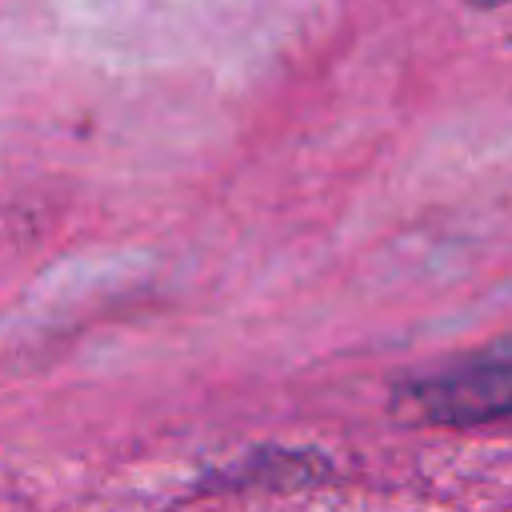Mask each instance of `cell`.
<instances>
[{
	"mask_svg": "<svg viewBox=\"0 0 512 512\" xmlns=\"http://www.w3.org/2000/svg\"><path fill=\"white\" fill-rule=\"evenodd\" d=\"M400 404H408L416 420L436 428L464 432V428L512 424V356L416 376L400 388Z\"/></svg>",
	"mask_w": 512,
	"mask_h": 512,
	"instance_id": "6da1fadb",
	"label": "cell"
},
{
	"mask_svg": "<svg viewBox=\"0 0 512 512\" xmlns=\"http://www.w3.org/2000/svg\"><path fill=\"white\" fill-rule=\"evenodd\" d=\"M472 4H480V8H496V4H504V0H472Z\"/></svg>",
	"mask_w": 512,
	"mask_h": 512,
	"instance_id": "7a4b0ae2",
	"label": "cell"
}]
</instances>
